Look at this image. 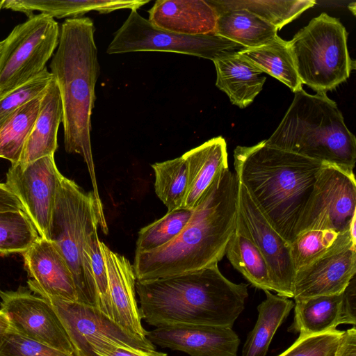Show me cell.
Returning <instances> with one entry per match:
<instances>
[{
    "label": "cell",
    "mask_w": 356,
    "mask_h": 356,
    "mask_svg": "<svg viewBox=\"0 0 356 356\" xmlns=\"http://www.w3.org/2000/svg\"><path fill=\"white\" fill-rule=\"evenodd\" d=\"M99 220L92 192L62 177L49 225L48 240L66 261L73 277L77 302L97 308V292L86 251Z\"/></svg>",
    "instance_id": "6"
},
{
    "label": "cell",
    "mask_w": 356,
    "mask_h": 356,
    "mask_svg": "<svg viewBox=\"0 0 356 356\" xmlns=\"http://www.w3.org/2000/svg\"><path fill=\"white\" fill-rule=\"evenodd\" d=\"M141 318L159 327L195 324L232 328L245 308L247 284L227 280L218 264L179 275L136 281Z\"/></svg>",
    "instance_id": "3"
},
{
    "label": "cell",
    "mask_w": 356,
    "mask_h": 356,
    "mask_svg": "<svg viewBox=\"0 0 356 356\" xmlns=\"http://www.w3.org/2000/svg\"><path fill=\"white\" fill-rule=\"evenodd\" d=\"M356 246L349 232L332 230H308L296 236L290 243L291 253L296 270L304 267L328 252L340 246Z\"/></svg>",
    "instance_id": "30"
},
{
    "label": "cell",
    "mask_w": 356,
    "mask_h": 356,
    "mask_svg": "<svg viewBox=\"0 0 356 356\" xmlns=\"http://www.w3.org/2000/svg\"><path fill=\"white\" fill-rule=\"evenodd\" d=\"M268 145L323 163L353 170L356 139L346 127L337 104L326 93L302 89L293 99Z\"/></svg>",
    "instance_id": "5"
},
{
    "label": "cell",
    "mask_w": 356,
    "mask_h": 356,
    "mask_svg": "<svg viewBox=\"0 0 356 356\" xmlns=\"http://www.w3.org/2000/svg\"><path fill=\"white\" fill-rule=\"evenodd\" d=\"M216 13L214 34L245 49L262 46L278 35L276 27L245 9H227Z\"/></svg>",
    "instance_id": "24"
},
{
    "label": "cell",
    "mask_w": 356,
    "mask_h": 356,
    "mask_svg": "<svg viewBox=\"0 0 356 356\" xmlns=\"http://www.w3.org/2000/svg\"><path fill=\"white\" fill-rule=\"evenodd\" d=\"M245 49L216 34L186 35L164 31L152 25L137 10L115 33L106 52L108 54L137 51L174 52L212 61Z\"/></svg>",
    "instance_id": "9"
},
{
    "label": "cell",
    "mask_w": 356,
    "mask_h": 356,
    "mask_svg": "<svg viewBox=\"0 0 356 356\" xmlns=\"http://www.w3.org/2000/svg\"><path fill=\"white\" fill-rule=\"evenodd\" d=\"M54 156L24 166L11 165L6 184L17 197L40 236L48 239L49 225L61 178Z\"/></svg>",
    "instance_id": "13"
},
{
    "label": "cell",
    "mask_w": 356,
    "mask_h": 356,
    "mask_svg": "<svg viewBox=\"0 0 356 356\" xmlns=\"http://www.w3.org/2000/svg\"><path fill=\"white\" fill-rule=\"evenodd\" d=\"M258 67L286 85L294 93L302 89L288 41L276 36L270 42L238 52Z\"/></svg>",
    "instance_id": "27"
},
{
    "label": "cell",
    "mask_w": 356,
    "mask_h": 356,
    "mask_svg": "<svg viewBox=\"0 0 356 356\" xmlns=\"http://www.w3.org/2000/svg\"><path fill=\"white\" fill-rule=\"evenodd\" d=\"M225 255L232 266L252 286L264 291H273L266 259L238 219Z\"/></svg>",
    "instance_id": "25"
},
{
    "label": "cell",
    "mask_w": 356,
    "mask_h": 356,
    "mask_svg": "<svg viewBox=\"0 0 356 356\" xmlns=\"http://www.w3.org/2000/svg\"><path fill=\"white\" fill-rule=\"evenodd\" d=\"M191 214L192 210L186 209L168 211L162 218L140 229L136 252L151 251L172 241L184 228Z\"/></svg>",
    "instance_id": "32"
},
{
    "label": "cell",
    "mask_w": 356,
    "mask_h": 356,
    "mask_svg": "<svg viewBox=\"0 0 356 356\" xmlns=\"http://www.w3.org/2000/svg\"><path fill=\"white\" fill-rule=\"evenodd\" d=\"M52 306L63 325L74 350V356H97L90 343L105 341L141 350H155L147 339L124 330L97 307L77 301L41 296Z\"/></svg>",
    "instance_id": "11"
},
{
    "label": "cell",
    "mask_w": 356,
    "mask_h": 356,
    "mask_svg": "<svg viewBox=\"0 0 356 356\" xmlns=\"http://www.w3.org/2000/svg\"><path fill=\"white\" fill-rule=\"evenodd\" d=\"M11 327L12 325L8 317L1 309H0V341Z\"/></svg>",
    "instance_id": "42"
},
{
    "label": "cell",
    "mask_w": 356,
    "mask_h": 356,
    "mask_svg": "<svg viewBox=\"0 0 356 356\" xmlns=\"http://www.w3.org/2000/svg\"><path fill=\"white\" fill-rule=\"evenodd\" d=\"M60 28L42 13L15 26L3 42L0 56V98L41 74L58 47Z\"/></svg>",
    "instance_id": "8"
},
{
    "label": "cell",
    "mask_w": 356,
    "mask_h": 356,
    "mask_svg": "<svg viewBox=\"0 0 356 356\" xmlns=\"http://www.w3.org/2000/svg\"><path fill=\"white\" fill-rule=\"evenodd\" d=\"M215 11L227 9H245L278 30L313 7L314 0H207Z\"/></svg>",
    "instance_id": "28"
},
{
    "label": "cell",
    "mask_w": 356,
    "mask_h": 356,
    "mask_svg": "<svg viewBox=\"0 0 356 356\" xmlns=\"http://www.w3.org/2000/svg\"><path fill=\"white\" fill-rule=\"evenodd\" d=\"M149 22L172 33L214 34L217 14L207 0H157L149 10Z\"/></svg>",
    "instance_id": "19"
},
{
    "label": "cell",
    "mask_w": 356,
    "mask_h": 356,
    "mask_svg": "<svg viewBox=\"0 0 356 356\" xmlns=\"http://www.w3.org/2000/svg\"><path fill=\"white\" fill-rule=\"evenodd\" d=\"M2 46H3V42L0 41V56H1V54Z\"/></svg>",
    "instance_id": "44"
},
{
    "label": "cell",
    "mask_w": 356,
    "mask_h": 356,
    "mask_svg": "<svg viewBox=\"0 0 356 356\" xmlns=\"http://www.w3.org/2000/svg\"><path fill=\"white\" fill-rule=\"evenodd\" d=\"M43 93L19 108L0 127V158L9 161L11 165L19 162L38 117Z\"/></svg>",
    "instance_id": "29"
},
{
    "label": "cell",
    "mask_w": 356,
    "mask_h": 356,
    "mask_svg": "<svg viewBox=\"0 0 356 356\" xmlns=\"http://www.w3.org/2000/svg\"><path fill=\"white\" fill-rule=\"evenodd\" d=\"M146 337L153 344L190 356H236L240 344L232 328L208 325H165L147 332Z\"/></svg>",
    "instance_id": "15"
},
{
    "label": "cell",
    "mask_w": 356,
    "mask_h": 356,
    "mask_svg": "<svg viewBox=\"0 0 356 356\" xmlns=\"http://www.w3.org/2000/svg\"><path fill=\"white\" fill-rule=\"evenodd\" d=\"M90 349L97 356H167L155 350L136 349L102 340L91 343Z\"/></svg>",
    "instance_id": "38"
},
{
    "label": "cell",
    "mask_w": 356,
    "mask_h": 356,
    "mask_svg": "<svg viewBox=\"0 0 356 356\" xmlns=\"http://www.w3.org/2000/svg\"><path fill=\"white\" fill-rule=\"evenodd\" d=\"M63 117L60 92L53 77L42 97L39 113L24 147L19 165L24 166L40 158L54 156L58 147V130Z\"/></svg>",
    "instance_id": "21"
},
{
    "label": "cell",
    "mask_w": 356,
    "mask_h": 356,
    "mask_svg": "<svg viewBox=\"0 0 356 356\" xmlns=\"http://www.w3.org/2000/svg\"><path fill=\"white\" fill-rule=\"evenodd\" d=\"M355 216L356 181L353 171L323 163L298 222L296 234L308 230L346 232Z\"/></svg>",
    "instance_id": "10"
},
{
    "label": "cell",
    "mask_w": 356,
    "mask_h": 356,
    "mask_svg": "<svg viewBox=\"0 0 356 356\" xmlns=\"http://www.w3.org/2000/svg\"><path fill=\"white\" fill-rule=\"evenodd\" d=\"M294 320L288 331L300 335L326 332L347 324L343 307V293L295 300Z\"/></svg>",
    "instance_id": "23"
},
{
    "label": "cell",
    "mask_w": 356,
    "mask_h": 356,
    "mask_svg": "<svg viewBox=\"0 0 356 356\" xmlns=\"http://www.w3.org/2000/svg\"><path fill=\"white\" fill-rule=\"evenodd\" d=\"M213 63L216 86L241 108L254 101L266 80L263 72L238 52L219 58Z\"/></svg>",
    "instance_id": "22"
},
{
    "label": "cell",
    "mask_w": 356,
    "mask_h": 356,
    "mask_svg": "<svg viewBox=\"0 0 356 356\" xmlns=\"http://www.w3.org/2000/svg\"><path fill=\"white\" fill-rule=\"evenodd\" d=\"M154 190L168 211L181 209L187 187V170L182 156L152 165Z\"/></svg>",
    "instance_id": "31"
},
{
    "label": "cell",
    "mask_w": 356,
    "mask_h": 356,
    "mask_svg": "<svg viewBox=\"0 0 356 356\" xmlns=\"http://www.w3.org/2000/svg\"><path fill=\"white\" fill-rule=\"evenodd\" d=\"M335 356H356V328L343 332L341 342Z\"/></svg>",
    "instance_id": "41"
},
{
    "label": "cell",
    "mask_w": 356,
    "mask_h": 356,
    "mask_svg": "<svg viewBox=\"0 0 356 356\" xmlns=\"http://www.w3.org/2000/svg\"><path fill=\"white\" fill-rule=\"evenodd\" d=\"M95 30L92 20L88 17L65 19L60 29L59 42L50 68L62 99L65 151L78 154L83 159L97 213L103 216L90 140L95 89L100 71Z\"/></svg>",
    "instance_id": "4"
},
{
    "label": "cell",
    "mask_w": 356,
    "mask_h": 356,
    "mask_svg": "<svg viewBox=\"0 0 356 356\" xmlns=\"http://www.w3.org/2000/svg\"><path fill=\"white\" fill-rule=\"evenodd\" d=\"M39 237L24 211H0V253H24Z\"/></svg>",
    "instance_id": "33"
},
{
    "label": "cell",
    "mask_w": 356,
    "mask_h": 356,
    "mask_svg": "<svg viewBox=\"0 0 356 356\" xmlns=\"http://www.w3.org/2000/svg\"><path fill=\"white\" fill-rule=\"evenodd\" d=\"M187 187L181 209L193 210L214 179L229 168L227 143L213 138L184 153Z\"/></svg>",
    "instance_id": "20"
},
{
    "label": "cell",
    "mask_w": 356,
    "mask_h": 356,
    "mask_svg": "<svg viewBox=\"0 0 356 356\" xmlns=\"http://www.w3.org/2000/svg\"><path fill=\"white\" fill-rule=\"evenodd\" d=\"M356 280H351L343 292V307L347 324H356Z\"/></svg>",
    "instance_id": "39"
},
{
    "label": "cell",
    "mask_w": 356,
    "mask_h": 356,
    "mask_svg": "<svg viewBox=\"0 0 356 356\" xmlns=\"http://www.w3.org/2000/svg\"><path fill=\"white\" fill-rule=\"evenodd\" d=\"M347 38L339 19L323 13L288 41L302 84L326 93L349 78L355 63L349 55Z\"/></svg>",
    "instance_id": "7"
},
{
    "label": "cell",
    "mask_w": 356,
    "mask_h": 356,
    "mask_svg": "<svg viewBox=\"0 0 356 356\" xmlns=\"http://www.w3.org/2000/svg\"><path fill=\"white\" fill-rule=\"evenodd\" d=\"M1 309L22 335L74 356V350L57 314L44 298L19 288L0 291Z\"/></svg>",
    "instance_id": "14"
},
{
    "label": "cell",
    "mask_w": 356,
    "mask_h": 356,
    "mask_svg": "<svg viewBox=\"0 0 356 356\" xmlns=\"http://www.w3.org/2000/svg\"><path fill=\"white\" fill-rule=\"evenodd\" d=\"M264 292L266 299L257 307V321L248 335L242 356H266L275 332L294 307L286 297Z\"/></svg>",
    "instance_id": "26"
},
{
    "label": "cell",
    "mask_w": 356,
    "mask_h": 356,
    "mask_svg": "<svg viewBox=\"0 0 356 356\" xmlns=\"http://www.w3.org/2000/svg\"><path fill=\"white\" fill-rule=\"evenodd\" d=\"M22 255L31 291L40 296L77 301L72 274L52 242L39 236Z\"/></svg>",
    "instance_id": "17"
},
{
    "label": "cell",
    "mask_w": 356,
    "mask_h": 356,
    "mask_svg": "<svg viewBox=\"0 0 356 356\" xmlns=\"http://www.w3.org/2000/svg\"><path fill=\"white\" fill-rule=\"evenodd\" d=\"M355 273L356 246L351 243L334 248L296 270L293 298L342 293Z\"/></svg>",
    "instance_id": "16"
},
{
    "label": "cell",
    "mask_w": 356,
    "mask_h": 356,
    "mask_svg": "<svg viewBox=\"0 0 356 356\" xmlns=\"http://www.w3.org/2000/svg\"><path fill=\"white\" fill-rule=\"evenodd\" d=\"M343 332L334 329L321 334L299 335L297 340L278 356H335Z\"/></svg>",
    "instance_id": "35"
},
{
    "label": "cell",
    "mask_w": 356,
    "mask_h": 356,
    "mask_svg": "<svg viewBox=\"0 0 356 356\" xmlns=\"http://www.w3.org/2000/svg\"><path fill=\"white\" fill-rule=\"evenodd\" d=\"M0 356H73L11 329L0 341Z\"/></svg>",
    "instance_id": "37"
},
{
    "label": "cell",
    "mask_w": 356,
    "mask_h": 356,
    "mask_svg": "<svg viewBox=\"0 0 356 356\" xmlns=\"http://www.w3.org/2000/svg\"><path fill=\"white\" fill-rule=\"evenodd\" d=\"M24 211L22 203L6 184L0 183V211Z\"/></svg>",
    "instance_id": "40"
},
{
    "label": "cell",
    "mask_w": 356,
    "mask_h": 356,
    "mask_svg": "<svg viewBox=\"0 0 356 356\" xmlns=\"http://www.w3.org/2000/svg\"><path fill=\"white\" fill-rule=\"evenodd\" d=\"M106 267L113 321L130 333L147 338L136 297V276L129 260L99 241Z\"/></svg>",
    "instance_id": "18"
},
{
    "label": "cell",
    "mask_w": 356,
    "mask_h": 356,
    "mask_svg": "<svg viewBox=\"0 0 356 356\" xmlns=\"http://www.w3.org/2000/svg\"><path fill=\"white\" fill-rule=\"evenodd\" d=\"M99 241L95 229L88 238L86 251L97 292V308L113 320L108 274Z\"/></svg>",
    "instance_id": "34"
},
{
    "label": "cell",
    "mask_w": 356,
    "mask_h": 356,
    "mask_svg": "<svg viewBox=\"0 0 356 356\" xmlns=\"http://www.w3.org/2000/svg\"><path fill=\"white\" fill-rule=\"evenodd\" d=\"M237 219L266 259L273 291L280 296L293 298L296 270L290 243L274 229L246 188L239 182Z\"/></svg>",
    "instance_id": "12"
},
{
    "label": "cell",
    "mask_w": 356,
    "mask_h": 356,
    "mask_svg": "<svg viewBox=\"0 0 356 356\" xmlns=\"http://www.w3.org/2000/svg\"><path fill=\"white\" fill-rule=\"evenodd\" d=\"M235 175L271 225L292 243L323 163L262 140L234 150Z\"/></svg>",
    "instance_id": "2"
},
{
    "label": "cell",
    "mask_w": 356,
    "mask_h": 356,
    "mask_svg": "<svg viewBox=\"0 0 356 356\" xmlns=\"http://www.w3.org/2000/svg\"><path fill=\"white\" fill-rule=\"evenodd\" d=\"M53 79L46 68L41 74L0 98V127L19 108L42 95Z\"/></svg>",
    "instance_id": "36"
},
{
    "label": "cell",
    "mask_w": 356,
    "mask_h": 356,
    "mask_svg": "<svg viewBox=\"0 0 356 356\" xmlns=\"http://www.w3.org/2000/svg\"><path fill=\"white\" fill-rule=\"evenodd\" d=\"M3 0H0V11L3 8Z\"/></svg>",
    "instance_id": "43"
},
{
    "label": "cell",
    "mask_w": 356,
    "mask_h": 356,
    "mask_svg": "<svg viewBox=\"0 0 356 356\" xmlns=\"http://www.w3.org/2000/svg\"><path fill=\"white\" fill-rule=\"evenodd\" d=\"M238 181L229 168L202 195L179 235L168 244L135 252L136 281H148L198 270L218 263L225 255L235 231Z\"/></svg>",
    "instance_id": "1"
}]
</instances>
